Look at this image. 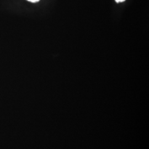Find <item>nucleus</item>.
<instances>
[{
    "label": "nucleus",
    "mask_w": 149,
    "mask_h": 149,
    "mask_svg": "<svg viewBox=\"0 0 149 149\" xmlns=\"http://www.w3.org/2000/svg\"><path fill=\"white\" fill-rule=\"evenodd\" d=\"M125 1V0H116V1L117 2H123V1Z\"/></svg>",
    "instance_id": "2"
},
{
    "label": "nucleus",
    "mask_w": 149,
    "mask_h": 149,
    "mask_svg": "<svg viewBox=\"0 0 149 149\" xmlns=\"http://www.w3.org/2000/svg\"><path fill=\"white\" fill-rule=\"evenodd\" d=\"M30 2H37L38 1H39V0H28Z\"/></svg>",
    "instance_id": "1"
}]
</instances>
